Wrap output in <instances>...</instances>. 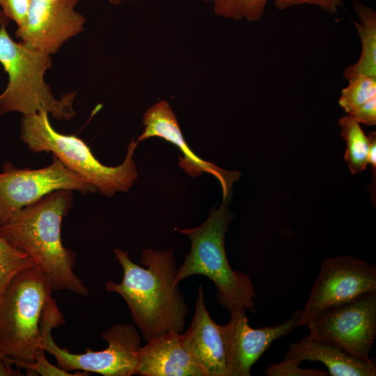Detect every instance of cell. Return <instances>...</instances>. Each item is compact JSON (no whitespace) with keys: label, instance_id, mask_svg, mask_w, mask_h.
Wrapping results in <instances>:
<instances>
[{"label":"cell","instance_id":"obj_1","mask_svg":"<svg viewBox=\"0 0 376 376\" xmlns=\"http://www.w3.org/2000/svg\"><path fill=\"white\" fill-rule=\"evenodd\" d=\"M113 252L123 276L119 283L107 281L106 290L124 299L145 341L170 331L182 333L189 310L175 281L178 268L173 249H144L140 260L146 267L131 260L127 251Z\"/></svg>","mask_w":376,"mask_h":376},{"label":"cell","instance_id":"obj_2","mask_svg":"<svg viewBox=\"0 0 376 376\" xmlns=\"http://www.w3.org/2000/svg\"><path fill=\"white\" fill-rule=\"evenodd\" d=\"M73 191L56 190L22 208L0 226V235L29 254L51 281L53 290L87 296L88 288L73 272L75 253L64 246L61 223Z\"/></svg>","mask_w":376,"mask_h":376},{"label":"cell","instance_id":"obj_3","mask_svg":"<svg viewBox=\"0 0 376 376\" xmlns=\"http://www.w3.org/2000/svg\"><path fill=\"white\" fill-rule=\"evenodd\" d=\"M228 202L222 200L198 227L175 228L191 241L190 251L178 269L175 281L179 284L191 275H203L214 283L221 307L229 312L235 308L253 311L256 294L252 281L246 274L233 269L226 253L224 238L233 219Z\"/></svg>","mask_w":376,"mask_h":376},{"label":"cell","instance_id":"obj_4","mask_svg":"<svg viewBox=\"0 0 376 376\" xmlns=\"http://www.w3.org/2000/svg\"><path fill=\"white\" fill-rule=\"evenodd\" d=\"M8 22L0 10V64L8 77L0 94V114L15 111L25 116L46 111L58 120L73 118L76 92L57 100L45 82V73L52 66L50 54L27 42L14 41L6 30Z\"/></svg>","mask_w":376,"mask_h":376},{"label":"cell","instance_id":"obj_5","mask_svg":"<svg viewBox=\"0 0 376 376\" xmlns=\"http://www.w3.org/2000/svg\"><path fill=\"white\" fill-rule=\"evenodd\" d=\"M48 114L46 111H40L22 118L19 138L31 152H52L65 167L107 197L118 191L126 192L132 187L138 178L133 159L138 141L132 139L122 164L106 166L95 157L81 139L56 131Z\"/></svg>","mask_w":376,"mask_h":376},{"label":"cell","instance_id":"obj_6","mask_svg":"<svg viewBox=\"0 0 376 376\" xmlns=\"http://www.w3.org/2000/svg\"><path fill=\"white\" fill-rule=\"evenodd\" d=\"M49 277L36 264L17 274L0 299V350L32 363L42 349V322L53 298Z\"/></svg>","mask_w":376,"mask_h":376},{"label":"cell","instance_id":"obj_7","mask_svg":"<svg viewBox=\"0 0 376 376\" xmlns=\"http://www.w3.org/2000/svg\"><path fill=\"white\" fill-rule=\"evenodd\" d=\"M59 308L47 311L42 321L41 348L54 357L57 366L68 371H82L104 376H132L136 375L139 363L141 340L134 324L119 323L101 334L108 346L100 351L89 349L74 354L60 347L54 341L52 331L65 324Z\"/></svg>","mask_w":376,"mask_h":376},{"label":"cell","instance_id":"obj_8","mask_svg":"<svg viewBox=\"0 0 376 376\" xmlns=\"http://www.w3.org/2000/svg\"><path fill=\"white\" fill-rule=\"evenodd\" d=\"M376 292V266L352 256L325 259L296 322L308 324L324 311Z\"/></svg>","mask_w":376,"mask_h":376},{"label":"cell","instance_id":"obj_9","mask_svg":"<svg viewBox=\"0 0 376 376\" xmlns=\"http://www.w3.org/2000/svg\"><path fill=\"white\" fill-rule=\"evenodd\" d=\"M308 336L363 361L376 337V292L359 296L319 314L308 325Z\"/></svg>","mask_w":376,"mask_h":376},{"label":"cell","instance_id":"obj_10","mask_svg":"<svg viewBox=\"0 0 376 376\" xmlns=\"http://www.w3.org/2000/svg\"><path fill=\"white\" fill-rule=\"evenodd\" d=\"M41 169H18L4 164L0 173V226L22 208L56 190L77 191L83 194L97 189L65 167L54 155Z\"/></svg>","mask_w":376,"mask_h":376},{"label":"cell","instance_id":"obj_11","mask_svg":"<svg viewBox=\"0 0 376 376\" xmlns=\"http://www.w3.org/2000/svg\"><path fill=\"white\" fill-rule=\"evenodd\" d=\"M230 313L229 321L223 325L228 376H250L252 366L271 345L296 328L299 310L281 324L258 329L249 326L244 308H235Z\"/></svg>","mask_w":376,"mask_h":376},{"label":"cell","instance_id":"obj_12","mask_svg":"<svg viewBox=\"0 0 376 376\" xmlns=\"http://www.w3.org/2000/svg\"><path fill=\"white\" fill-rule=\"evenodd\" d=\"M79 0H31L17 38L53 54L84 30L86 18L75 10Z\"/></svg>","mask_w":376,"mask_h":376},{"label":"cell","instance_id":"obj_13","mask_svg":"<svg viewBox=\"0 0 376 376\" xmlns=\"http://www.w3.org/2000/svg\"><path fill=\"white\" fill-rule=\"evenodd\" d=\"M143 124L145 127L138 137L139 143L149 138L158 137L172 143L182 153V156H178V164L181 169L192 178H196L204 172L212 175L221 185L223 200H230L233 183L240 178V173L236 171L222 169L194 153L185 141L176 115L168 101L161 100L150 106L144 113Z\"/></svg>","mask_w":376,"mask_h":376},{"label":"cell","instance_id":"obj_14","mask_svg":"<svg viewBox=\"0 0 376 376\" xmlns=\"http://www.w3.org/2000/svg\"><path fill=\"white\" fill-rule=\"evenodd\" d=\"M181 340L205 376H228L224 328L210 317L202 285L198 287L190 325L181 333Z\"/></svg>","mask_w":376,"mask_h":376},{"label":"cell","instance_id":"obj_15","mask_svg":"<svg viewBox=\"0 0 376 376\" xmlns=\"http://www.w3.org/2000/svg\"><path fill=\"white\" fill-rule=\"evenodd\" d=\"M139 354L136 375L141 376H205L184 347L181 333L170 331L151 339Z\"/></svg>","mask_w":376,"mask_h":376},{"label":"cell","instance_id":"obj_16","mask_svg":"<svg viewBox=\"0 0 376 376\" xmlns=\"http://www.w3.org/2000/svg\"><path fill=\"white\" fill-rule=\"evenodd\" d=\"M304 361L320 362L331 376H375L376 364L351 356L333 345L310 337L292 343L278 363L283 367H299Z\"/></svg>","mask_w":376,"mask_h":376},{"label":"cell","instance_id":"obj_17","mask_svg":"<svg viewBox=\"0 0 376 376\" xmlns=\"http://www.w3.org/2000/svg\"><path fill=\"white\" fill-rule=\"evenodd\" d=\"M359 22L352 19L359 33L361 51L358 61L345 68L343 77L347 80L356 75L376 77V12L358 0L353 2Z\"/></svg>","mask_w":376,"mask_h":376},{"label":"cell","instance_id":"obj_18","mask_svg":"<svg viewBox=\"0 0 376 376\" xmlns=\"http://www.w3.org/2000/svg\"><path fill=\"white\" fill-rule=\"evenodd\" d=\"M341 136L346 142L345 160L352 174L364 171L368 164L370 140L360 123L352 116L346 115L338 121Z\"/></svg>","mask_w":376,"mask_h":376},{"label":"cell","instance_id":"obj_19","mask_svg":"<svg viewBox=\"0 0 376 376\" xmlns=\"http://www.w3.org/2000/svg\"><path fill=\"white\" fill-rule=\"evenodd\" d=\"M269 0H214V13L220 17L235 22L260 20L265 14Z\"/></svg>","mask_w":376,"mask_h":376},{"label":"cell","instance_id":"obj_20","mask_svg":"<svg viewBox=\"0 0 376 376\" xmlns=\"http://www.w3.org/2000/svg\"><path fill=\"white\" fill-rule=\"evenodd\" d=\"M347 81L348 85L341 91L338 104L348 115H352L363 104L376 97V77L359 75Z\"/></svg>","mask_w":376,"mask_h":376},{"label":"cell","instance_id":"obj_21","mask_svg":"<svg viewBox=\"0 0 376 376\" xmlns=\"http://www.w3.org/2000/svg\"><path fill=\"white\" fill-rule=\"evenodd\" d=\"M35 265L31 257L0 235V299L13 277Z\"/></svg>","mask_w":376,"mask_h":376},{"label":"cell","instance_id":"obj_22","mask_svg":"<svg viewBox=\"0 0 376 376\" xmlns=\"http://www.w3.org/2000/svg\"><path fill=\"white\" fill-rule=\"evenodd\" d=\"M45 352V350L41 349L35 361L32 363L13 361L6 356L4 357V360L9 365H15L18 369H25L28 375H33V373L34 375H40L42 376H86L89 375L88 373L82 371L70 373L58 366H54L49 362Z\"/></svg>","mask_w":376,"mask_h":376},{"label":"cell","instance_id":"obj_23","mask_svg":"<svg viewBox=\"0 0 376 376\" xmlns=\"http://www.w3.org/2000/svg\"><path fill=\"white\" fill-rule=\"evenodd\" d=\"M31 2V0H0V7L4 16L19 28L25 22Z\"/></svg>","mask_w":376,"mask_h":376},{"label":"cell","instance_id":"obj_24","mask_svg":"<svg viewBox=\"0 0 376 376\" xmlns=\"http://www.w3.org/2000/svg\"><path fill=\"white\" fill-rule=\"evenodd\" d=\"M304 4L318 6L326 13L336 14L343 2L342 0H274V6L279 10Z\"/></svg>","mask_w":376,"mask_h":376},{"label":"cell","instance_id":"obj_25","mask_svg":"<svg viewBox=\"0 0 376 376\" xmlns=\"http://www.w3.org/2000/svg\"><path fill=\"white\" fill-rule=\"evenodd\" d=\"M265 374L270 376L281 375H306V376H323L327 375V372L316 370H302L299 367H282L276 363L267 368Z\"/></svg>","mask_w":376,"mask_h":376},{"label":"cell","instance_id":"obj_26","mask_svg":"<svg viewBox=\"0 0 376 376\" xmlns=\"http://www.w3.org/2000/svg\"><path fill=\"white\" fill-rule=\"evenodd\" d=\"M350 116H353L360 124L369 126L375 125L376 97L371 98Z\"/></svg>","mask_w":376,"mask_h":376},{"label":"cell","instance_id":"obj_27","mask_svg":"<svg viewBox=\"0 0 376 376\" xmlns=\"http://www.w3.org/2000/svg\"><path fill=\"white\" fill-rule=\"evenodd\" d=\"M370 140L369 151L368 155V164H370L372 167L374 178H375L376 172V134L375 132H370L368 135Z\"/></svg>","mask_w":376,"mask_h":376},{"label":"cell","instance_id":"obj_28","mask_svg":"<svg viewBox=\"0 0 376 376\" xmlns=\"http://www.w3.org/2000/svg\"><path fill=\"white\" fill-rule=\"evenodd\" d=\"M5 357L6 354L0 350V376L24 375V374H22V373L18 368H12L11 365H9L5 361Z\"/></svg>","mask_w":376,"mask_h":376},{"label":"cell","instance_id":"obj_29","mask_svg":"<svg viewBox=\"0 0 376 376\" xmlns=\"http://www.w3.org/2000/svg\"><path fill=\"white\" fill-rule=\"evenodd\" d=\"M123 1H124V0H109V2L113 5H119Z\"/></svg>","mask_w":376,"mask_h":376},{"label":"cell","instance_id":"obj_30","mask_svg":"<svg viewBox=\"0 0 376 376\" xmlns=\"http://www.w3.org/2000/svg\"><path fill=\"white\" fill-rule=\"evenodd\" d=\"M124 1H139V0H124ZM204 1H210V2H214V0H203Z\"/></svg>","mask_w":376,"mask_h":376}]
</instances>
